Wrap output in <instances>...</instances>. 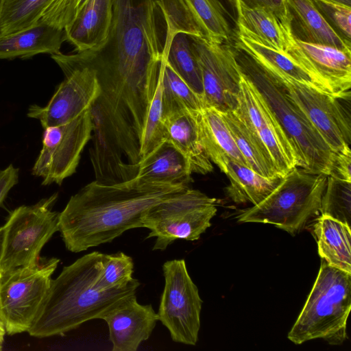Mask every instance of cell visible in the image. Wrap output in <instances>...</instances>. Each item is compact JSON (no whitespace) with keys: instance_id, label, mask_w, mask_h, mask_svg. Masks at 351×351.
Here are the masks:
<instances>
[{"instance_id":"41","label":"cell","mask_w":351,"mask_h":351,"mask_svg":"<svg viewBox=\"0 0 351 351\" xmlns=\"http://www.w3.org/2000/svg\"><path fill=\"white\" fill-rule=\"evenodd\" d=\"M5 330L1 321L0 320V350L3 348V344L4 342V337L5 335Z\"/></svg>"},{"instance_id":"33","label":"cell","mask_w":351,"mask_h":351,"mask_svg":"<svg viewBox=\"0 0 351 351\" xmlns=\"http://www.w3.org/2000/svg\"><path fill=\"white\" fill-rule=\"evenodd\" d=\"M320 215L331 217L350 227L351 182L328 176Z\"/></svg>"},{"instance_id":"36","label":"cell","mask_w":351,"mask_h":351,"mask_svg":"<svg viewBox=\"0 0 351 351\" xmlns=\"http://www.w3.org/2000/svg\"><path fill=\"white\" fill-rule=\"evenodd\" d=\"M331 28L351 43V6L332 0H311Z\"/></svg>"},{"instance_id":"15","label":"cell","mask_w":351,"mask_h":351,"mask_svg":"<svg viewBox=\"0 0 351 351\" xmlns=\"http://www.w3.org/2000/svg\"><path fill=\"white\" fill-rule=\"evenodd\" d=\"M337 97L350 95L351 51L295 40L287 53Z\"/></svg>"},{"instance_id":"20","label":"cell","mask_w":351,"mask_h":351,"mask_svg":"<svg viewBox=\"0 0 351 351\" xmlns=\"http://www.w3.org/2000/svg\"><path fill=\"white\" fill-rule=\"evenodd\" d=\"M291 34L295 40L351 51V43L327 23L311 0H286Z\"/></svg>"},{"instance_id":"29","label":"cell","mask_w":351,"mask_h":351,"mask_svg":"<svg viewBox=\"0 0 351 351\" xmlns=\"http://www.w3.org/2000/svg\"><path fill=\"white\" fill-rule=\"evenodd\" d=\"M165 58L174 71L203 100L201 71L189 35L176 34L171 40Z\"/></svg>"},{"instance_id":"11","label":"cell","mask_w":351,"mask_h":351,"mask_svg":"<svg viewBox=\"0 0 351 351\" xmlns=\"http://www.w3.org/2000/svg\"><path fill=\"white\" fill-rule=\"evenodd\" d=\"M43 129V146L32 174L42 178L43 185H60L75 172L81 153L92 137L90 110L65 123Z\"/></svg>"},{"instance_id":"38","label":"cell","mask_w":351,"mask_h":351,"mask_svg":"<svg viewBox=\"0 0 351 351\" xmlns=\"http://www.w3.org/2000/svg\"><path fill=\"white\" fill-rule=\"evenodd\" d=\"M251 8H263L273 14L282 23L290 27L286 0H239Z\"/></svg>"},{"instance_id":"31","label":"cell","mask_w":351,"mask_h":351,"mask_svg":"<svg viewBox=\"0 0 351 351\" xmlns=\"http://www.w3.org/2000/svg\"><path fill=\"white\" fill-rule=\"evenodd\" d=\"M208 40L225 43L231 34L225 9L219 0H186Z\"/></svg>"},{"instance_id":"7","label":"cell","mask_w":351,"mask_h":351,"mask_svg":"<svg viewBox=\"0 0 351 351\" xmlns=\"http://www.w3.org/2000/svg\"><path fill=\"white\" fill-rule=\"evenodd\" d=\"M60 259L40 258L37 263L0 272V320L6 334L28 332L47 295Z\"/></svg>"},{"instance_id":"42","label":"cell","mask_w":351,"mask_h":351,"mask_svg":"<svg viewBox=\"0 0 351 351\" xmlns=\"http://www.w3.org/2000/svg\"><path fill=\"white\" fill-rule=\"evenodd\" d=\"M88 0H77V5H76V9H75V16L77 13L80 10V9L84 5L86 2Z\"/></svg>"},{"instance_id":"44","label":"cell","mask_w":351,"mask_h":351,"mask_svg":"<svg viewBox=\"0 0 351 351\" xmlns=\"http://www.w3.org/2000/svg\"><path fill=\"white\" fill-rule=\"evenodd\" d=\"M2 233H3V228H0V247H1V239H2Z\"/></svg>"},{"instance_id":"30","label":"cell","mask_w":351,"mask_h":351,"mask_svg":"<svg viewBox=\"0 0 351 351\" xmlns=\"http://www.w3.org/2000/svg\"><path fill=\"white\" fill-rule=\"evenodd\" d=\"M163 119L182 109L199 112L205 108L202 99L174 71L165 61L162 72Z\"/></svg>"},{"instance_id":"2","label":"cell","mask_w":351,"mask_h":351,"mask_svg":"<svg viewBox=\"0 0 351 351\" xmlns=\"http://www.w3.org/2000/svg\"><path fill=\"white\" fill-rule=\"evenodd\" d=\"M102 257L99 252L86 254L64 267L52 279L43 304L27 332L30 336L63 335L89 320L101 319L119 300L136 293L140 282L134 278L125 286L112 289L97 287Z\"/></svg>"},{"instance_id":"22","label":"cell","mask_w":351,"mask_h":351,"mask_svg":"<svg viewBox=\"0 0 351 351\" xmlns=\"http://www.w3.org/2000/svg\"><path fill=\"white\" fill-rule=\"evenodd\" d=\"M197 119L204 149L221 171L228 158L248 167L219 111L205 107L197 112Z\"/></svg>"},{"instance_id":"14","label":"cell","mask_w":351,"mask_h":351,"mask_svg":"<svg viewBox=\"0 0 351 351\" xmlns=\"http://www.w3.org/2000/svg\"><path fill=\"white\" fill-rule=\"evenodd\" d=\"M234 112L262 141L281 176L298 167L296 154L286 133L265 98L243 72Z\"/></svg>"},{"instance_id":"24","label":"cell","mask_w":351,"mask_h":351,"mask_svg":"<svg viewBox=\"0 0 351 351\" xmlns=\"http://www.w3.org/2000/svg\"><path fill=\"white\" fill-rule=\"evenodd\" d=\"M237 27L263 44L287 53L295 43L290 27L263 8H251L235 0Z\"/></svg>"},{"instance_id":"5","label":"cell","mask_w":351,"mask_h":351,"mask_svg":"<svg viewBox=\"0 0 351 351\" xmlns=\"http://www.w3.org/2000/svg\"><path fill=\"white\" fill-rule=\"evenodd\" d=\"M327 178L296 167L265 199L241 213L237 221L273 224L294 236L320 214Z\"/></svg>"},{"instance_id":"3","label":"cell","mask_w":351,"mask_h":351,"mask_svg":"<svg viewBox=\"0 0 351 351\" xmlns=\"http://www.w3.org/2000/svg\"><path fill=\"white\" fill-rule=\"evenodd\" d=\"M242 72L254 84L286 133L296 154L298 167L329 176L335 154L289 97L282 83L247 54L238 49Z\"/></svg>"},{"instance_id":"13","label":"cell","mask_w":351,"mask_h":351,"mask_svg":"<svg viewBox=\"0 0 351 351\" xmlns=\"http://www.w3.org/2000/svg\"><path fill=\"white\" fill-rule=\"evenodd\" d=\"M277 79L335 154L351 150L350 110L343 104L350 95L337 97L302 84Z\"/></svg>"},{"instance_id":"43","label":"cell","mask_w":351,"mask_h":351,"mask_svg":"<svg viewBox=\"0 0 351 351\" xmlns=\"http://www.w3.org/2000/svg\"><path fill=\"white\" fill-rule=\"evenodd\" d=\"M332 1L351 6V0H332Z\"/></svg>"},{"instance_id":"8","label":"cell","mask_w":351,"mask_h":351,"mask_svg":"<svg viewBox=\"0 0 351 351\" xmlns=\"http://www.w3.org/2000/svg\"><path fill=\"white\" fill-rule=\"evenodd\" d=\"M216 199L188 188L149 208L142 217L150 230L146 239L155 237L153 250H164L177 239L196 241L211 226Z\"/></svg>"},{"instance_id":"45","label":"cell","mask_w":351,"mask_h":351,"mask_svg":"<svg viewBox=\"0 0 351 351\" xmlns=\"http://www.w3.org/2000/svg\"><path fill=\"white\" fill-rule=\"evenodd\" d=\"M233 5H235V0H228Z\"/></svg>"},{"instance_id":"1","label":"cell","mask_w":351,"mask_h":351,"mask_svg":"<svg viewBox=\"0 0 351 351\" xmlns=\"http://www.w3.org/2000/svg\"><path fill=\"white\" fill-rule=\"evenodd\" d=\"M188 188L135 177L117 183L95 180L72 195L60 213L62 239L74 253L111 242L128 230L143 227L142 217L149 208Z\"/></svg>"},{"instance_id":"12","label":"cell","mask_w":351,"mask_h":351,"mask_svg":"<svg viewBox=\"0 0 351 351\" xmlns=\"http://www.w3.org/2000/svg\"><path fill=\"white\" fill-rule=\"evenodd\" d=\"M189 37L201 71L205 107L221 112L234 110L242 75L236 52L225 43Z\"/></svg>"},{"instance_id":"18","label":"cell","mask_w":351,"mask_h":351,"mask_svg":"<svg viewBox=\"0 0 351 351\" xmlns=\"http://www.w3.org/2000/svg\"><path fill=\"white\" fill-rule=\"evenodd\" d=\"M197 112L182 109L165 117L164 138L184 156L192 173L204 175L212 172L213 166L200 139Z\"/></svg>"},{"instance_id":"39","label":"cell","mask_w":351,"mask_h":351,"mask_svg":"<svg viewBox=\"0 0 351 351\" xmlns=\"http://www.w3.org/2000/svg\"><path fill=\"white\" fill-rule=\"evenodd\" d=\"M351 150L335 154L332 167L329 176L351 182Z\"/></svg>"},{"instance_id":"34","label":"cell","mask_w":351,"mask_h":351,"mask_svg":"<svg viewBox=\"0 0 351 351\" xmlns=\"http://www.w3.org/2000/svg\"><path fill=\"white\" fill-rule=\"evenodd\" d=\"M165 61L161 66L156 88L146 116L140 145V160L165 141L162 97V72Z\"/></svg>"},{"instance_id":"19","label":"cell","mask_w":351,"mask_h":351,"mask_svg":"<svg viewBox=\"0 0 351 351\" xmlns=\"http://www.w3.org/2000/svg\"><path fill=\"white\" fill-rule=\"evenodd\" d=\"M113 0H88L65 28L66 38L76 52L100 47L106 40L112 18Z\"/></svg>"},{"instance_id":"32","label":"cell","mask_w":351,"mask_h":351,"mask_svg":"<svg viewBox=\"0 0 351 351\" xmlns=\"http://www.w3.org/2000/svg\"><path fill=\"white\" fill-rule=\"evenodd\" d=\"M167 27L165 57L173 37L178 33L206 38L186 0H160Z\"/></svg>"},{"instance_id":"37","label":"cell","mask_w":351,"mask_h":351,"mask_svg":"<svg viewBox=\"0 0 351 351\" xmlns=\"http://www.w3.org/2000/svg\"><path fill=\"white\" fill-rule=\"evenodd\" d=\"M77 0H52L41 14L40 21L64 30L75 16Z\"/></svg>"},{"instance_id":"16","label":"cell","mask_w":351,"mask_h":351,"mask_svg":"<svg viewBox=\"0 0 351 351\" xmlns=\"http://www.w3.org/2000/svg\"><path fill=\"white\" fill-rule=\"evenodd\" d=\"M101 319L108 324L112 351H136L150 337L158 316L151 304H139L132 294L119 300Z\"/></svg>"},{"instance_id":"21","label":"cell","mask_w":351,"mask_h":351,"mask_svg":"<svg viewBox=\"0 0 351 351\" xmlns=\"http://www.w3.org/2000/svg\"><path fill=\"white\" fill-rule=\"evenodd\" d=\"M65 32L39 21L36 25L0 38V59L29 58L61 53Z\"/></svg>"},{"instance_id":"35","label":"cell","mask_w":351,"mask_h":351,"mask_svg":"<svg viewBox=\"0 0 351 351\" xmlns=\"http://www.w3.org/2000/svg\"><path fill=\"white\" fill-rule=\"evenodd\" d=\"M133 260L125 253L103 254L102 269L97 285L102 290L125 286L133 279Z\"/></svg>"},{"instance_id":"23","label":"cell","mask_w":351,"mask_h":351,"mask_svg":"<svg viewBox=\"0 0 351 351\" xmlns=\"http://www.w3.org/2000/svg\"><path fill=\"white\" fill-rule=\"evenodd\" d=\"M191 174L184 156L165 140L140 160L135 178L147 182L189 185Z\"/></svg>"},{"instance_id":"26","label":"cell","mask_w":351,"mask_h":351,"mask_svg":"<svg viewBox=\"0 0 351 351\" xmlns=\"http://www.w3.org/2000/svg\"><path fill=\"white\" fill-rule=\"evenodd\" d=\"M229 184L225 188L227 196L236 204L250 202L253 206L265 199L280 184L283 177H263L249 167L230 158L225 163L223 171Z\"/></svg>"},{"instance_id":"10","label":"cell","mask_w":351,"mask_h":351,"mask_svg":"<svg viewBox=\"0 0 351 351\" xmlns=\"http://www.w3.org/2000/svg\"><path fill=\"white\" fill-rule=\"evenodd\" d=\"M165 287L158 312V320L169 330L172 340L195 346L200 328L202 300L188 272L184 259L162 265Z\"/></svg>"},{"instance_id":"17","label":"cell","mask_w":351,"mask_h":351,"mask_svg":"<svg viewBox=\"0 0 351 351\" xmlns=\"http://www.w3.org/2000/svg\"><path fill=\"white\" fill-rule=\"evenodd\" d=\"M236 45L238 49L247 54L276 77L302 84L336 96L326 84L311 75L289 55L263 44L239 28Z\"/></svg>"},{"instance_id":"28","label":"cell","mask_w":351,"mask_h":351,"mask_svg":"<svg viewBox=\"0 0 351 351\" xmlns=\"http://www.w3.org/2000/svg\"><path fill=\"white\" fill-rule=\"evenodd\" d=\"M52 0H0V38L39 23Z\"/></svg>"},{"instance_id":"27","label":"cell","mask_w":351,"mask_h":351,"mask_svg":"<svg viewBox=\"0 0 351 351\" xmlns=\"http://www.w3.org/2000/svg\"><path fill=\"white\" fill-rule=\"evenodd\" d=\"M220 113L248 167L258 174L267 178L281 176L262 141L234 110Z\"/></svg>"},{"instance_id":"4","label":"cell","mask_w":351,"mask_h":351,"mask_svg":"<svg viewBox=\"0 0 351 351\" xmlns=\"http://www.w3.org/2000/svg\"><path fill=\"white\" fill-rule=\"evenodd\" d=\"M350 309L351 274L322 259L315 282L288 339L298 345L315 339L341 345L347 339Z\"/></svg>"},{"instance_id":"9","label":"cell","mask_w":351,"mask_h":351,"mask_svg":"<svg viewBox=\"0 0 351 351\" xmlns=\"http://www.w3.org/2000/svg\"><path fill=\"white\" fill-rule=\"evenodd\" d=\"M51 56L64 79L45 106L32 105L27 110V117L38 120L43 128L65 123L90 109L100 93L95 71L75 53Z\"/></svg>"},{"instance_id":"25","label":"cell","mask_w":351,"mask_h":351,"mask_svg":"<svg viewBox=\"0 0 351 351\" xmlns=\"http://www.w3.org/2000/svg\"><path fill=\"white\" fill-rule=\"evenodd\" d=\"M313 234L321 259L330 266L351 274V230L331 217L319 215Z\"/></svg>"},{"instance_id":"40","label":"cell","mask_w":351,"mask_h":351,"mask_svg":"<svg viewBox=\"0 0 351 351\" xmlns=\"http://www.w3.org/2000/svg\"><path fill=\"white\" fill-rule=\"evenodd\" d=\"M19 169L12 164L0 171V206L10 191L18 183Z\"/></svg>"},{"instance_id":"6","label":"cell","mask_w":351,"mask_h":351,"mask_svg":"<svg viewBox=\"0 0 351 351\" xmlns=\"http://www.w3.org/2000/svg\"><path fill=\"white\" fill-rule=\"evenodd\" d=\"M58 193L13 210L2 226L0 272L34 265L52 236L59 231V214L53 210Z\"/></svg>"}]
</instances>
